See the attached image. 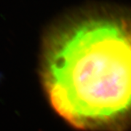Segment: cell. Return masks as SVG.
Instances as JSON below:
<instances>
[{"label":"cell","mask_w":131,"mask_h":131,"mask_svg":"<svg viewBox=\"0 0 131 131\" xmlns=\"http://www.w3.org/2000/svg\"><path fill=\"white\" fill-rule=\"evenodd\" d=\"M41 78L52 107L84 130L131 125V7L92 2L66 12L43 37Z\"/></svg>","instance_id":"1"}]
</instances>
